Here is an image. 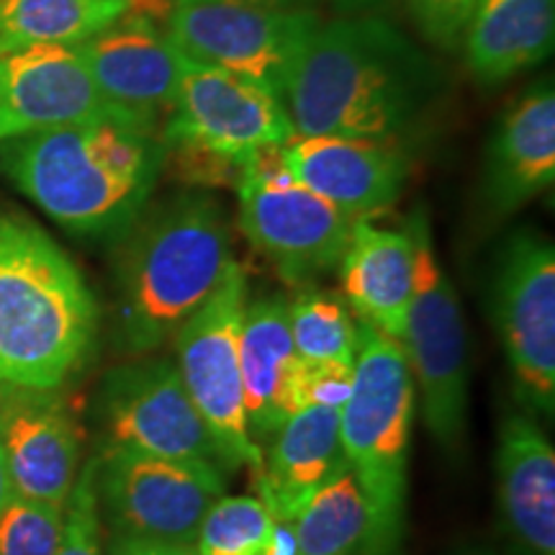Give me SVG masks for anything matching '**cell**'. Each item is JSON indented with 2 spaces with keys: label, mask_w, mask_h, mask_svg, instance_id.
I'll return each instance as SVG.
<instances>
[{
  "label": "cell",
  "mask_w": 555,
  "mask_h": 555,
  "mask_svg": "<svg viewBox=\"0 0 555 555\" xmlns=\"http://www.w3.org/2000/svg\"><path fill=\"white\" fill-rule=\"evenodd\" d=\"M159 121L111 108L93 119L0 142V170L67 232L121 237L163 172Z\"/></svg>",
  "instance_id": "1"
},
{
  "label": "cell",
  "mask_w": 555,
  "mask_h": 555,
  "mask_svg": "<svg viewBox=\"0 0 555 555\" xmlns=\"http://www.w3.org/2000/svg\"><path fill=\"white\" fill-rule=\"evenodd\" d=\"M437 80L420 47L386 18L339 16L311 37L283 106L298 137L401 144L435 101Z\"/></svg>",
  "instance_id": "2"
},
{
  "label": "cell",
  "mask_w": 555,
  "mask_h": 555,
  "mask_svg": "<svg viewBox=\"0 0 555 555\" xmlns=\"http://www.w3.org/2000/svg\"><path fill=\"white\" fill-rule=\"evenodd\" d=\"M119 240L114 343L127 358L155 356L234 260L232 229L217 198L180 193L144 208Z\"/></svg>",
  "instance_id": "3"
},
{
  "label": "cell",
  "mask_w": 555,
  "mask_h": 555,
  "mask_svg": "<svg viewBox=\"0 0 555 555\" xmlns=\"http://www.w3.org/2000/svg\"><path fill=\"white\" fill-rule=\"evenodd\" d=\"M101 309L50 234L0 208V384L62 388L99 337Z\"/></svg>",
  "instance_id": "4"
},
{
  "label": "cell",
  "mask_w": 555,
  "mask_h": 555,
  "mask_svg": "<svg viewBox=\"0 0 555 555\" xmlns=\"http://www.w3.org/2000/svg\"><path fill=\"white\" fill-rule=\"evenodd\" d=\"M414 404V380L401 345L358 319L356 380L339 412L343 453L365 504L356 555H404Z\"/></svg>",
  "instance_id": "5"
},
{
  "label": "cell",
  "mask_w": 555,
  "mask_h": 555,
  "mask_svg": "<svg viewBox=\"0 0 555 555\" xmlns=\"http://www.w3.org/2000/svg\"><path fill=\"white\" fill-rule=\"evenodd\" d=\"M404 232L414 249V291L399 345L429 433L442 448L453 450L466 433L468 416L466 324L453 283L435 255L425 208L406 219Z\"/></svg>",
  "instance_id": "6"
},
{
  "label": "cell",
  "mask_w": 555,
  "mask_h": 555,
  "mask_svg": "<svg viewBox=\"0 0 555 555\" xmlns=\"http://www.w3.org/2000/svg\"><path fill=\"white\" fill-rule=\"evenodd\" d=\"M240 229L291 286H309L339 268L352 221L298 180L283 147L249 155L237 180Z\"/></svg>",
  "instance_id": "7"
},
{
  "label": "cell",
  "mask_w": 555,
  "mask_h": 555,
  "mask_svg": "<svg viewBox=\"0 0 555 555\" xmlns=\"http://www.w3.org/2000/svg\"><path fill=\"white\" fill-rule=\"evenodd\" d=\"M249 304L245 268L232 260L217 288L176 332V367L219 450L224 470H262L242 397L240 337Z\"/></svg>",
  "instance_id": "8"
},
{
  "label": "cell",
  "mask_w": 555,
  "mask_h": 555,
  "mask_svg": "<svg viewBox=\"0 0 555 555\" xmlns=\"http://www.w3.org/2000/svg\"><path fill=\"white\" fill-rule=\"evenodd\" d=\"M95 457V496L111 538L196 545L214 504L227 496V470L211 461L103 448Z\"/></svg>",
  "instance_id": "9"
},
{
  "label": "cell",
  "mask_w": 555,
  "mask_h": 555,
  "mask_svg": "<svg viewBox=\"0 0 555 555\" xmlns=\"http://www.w3.org/2000/svg\"><path fill=\"white\" fill-rule=\"evenodd\" d=\"M322 16L229 0H176L165 31L189 62L224 69L283 101Z\"/></svg>",
  "instance_id": "10"
},
{
  "label": "cell",
  "mask_w": 555,
  "mask_h": 555,
  "mask_svg": "<svg viewBox=\"0 0 555 555\" xmlns=\"http://www.w3.org/2000/svg\"><path fill=\"white\" fill-rule=\"evenodd\" d=\"M494 322L517 397L535 414L555 412V249L532 232L506 242L494 278Z\"/></svg>",
  "instance_id": "11"
},
{
  "label": "cell",
  "mask_w": 555,
  "mask_h": 555,
  "mask_svg": "<svg viewBox=\"0 0 555 555\" xmlns=\"http://www.w3.org/2000/svg\"><path fill=\"white\" fill-rule=\"evenodd\" d=\"M99 416L103 448L221 466L219 450L168 358L144 356L114 367L101 386Z\"/></svg>",
  "instance_id": "12"
},
{
  "label": "cell",
  "mask_w": 555,
  "mask_h": 555,
  "mask_svg": "<svg viewBox=\"0 0 555 555\" xmlns=\"http://www.w3.org/2000/svg\"><path fill=\"white\" fill-rule=\"evenodd\" d=\"M296 137L281 99L229 75L185 60L183 78L163 127V142H189L245 165L266 147H283Z\"/></svg>",
  "instance_id": "13"
},
{
  "label": "cell",
  "mask_w": 555,
  "mask_h": 555,
  "mask_svg": "<svg viewBox=\"0 0 555 555\" xmlns=\"http://www.w3.org/2000/svg\"><path fill=\"white\" fill-rule=\"evenodd\" d=\"M0 453L16 496L65 506L80 474V427L60 388L0 384Z\"/></svg>",
  "instance_id": "14"
},
{
  "label": "cell",
  "mask_w": 555,
  "mask_h": 555,
  "mask_svg": "<svg viewBox=\"0 0 555 555\" xmlns=\"http://www.w3.org/2000/svg\"><path fill=\"white\" fill-rule=\"evenodd\" d=\"M111 108L78 44L0 54V142L93 119Z\"/></svg>",
  "instance_id": "15"
},
{
  "label": "cell",
  "mask_w": 555,
  "mask_h": 555,
  "mask_svg": "<svg viewBox=\"0 0 555 555\" xmlns=\"http://www.w3.org/2000/svg\"><path fill=\"white\" fill-rule=\"evenodd\" d=\"M78 50L108 106L159 121L176 103L185 57L159 21L124 11Z\"/></svg>",
  "instance_id": "16"
},
{
  "label": "cell",
  "mask_w": 555,
  "mask_h": 555,
  "mask_svg": "<svg viewBox=\"0 0 555 555\" xmlns=\"http://www.w3.org/2000/svg\"><path fill=\"white\" fill-rule=\"evenodd\" d=\"M288 170L350 219H371L397 204L409 157L397 142L363 137H294L283 144Z\"/></svg>",
  "instance_id": "17"
},
{
  "label": "cell",
  "mask_w": 555,
  "mask_h": 555,
  "mask_svg": "<svg viewBox=\"0 0 555 555\" xmlns=\"http://www.w3.org/2000/svg\"><path fill=\"white\" fill-rule=\"evenodd\" d=\"M555 180V88L543 80L519 95L486 150V198L499 214L522 208Z\"/></svg>",
  "instance_id": "18"
},
{
  "label": "cell",
  "mask_w": 555,
  "mask_h": 555,
  "mask_svg": "<svg viewBox=\"0 0 555 555\" xmlns=\"http://www.w3.org/2000/svg\"><path fill=\"white\" fill-rule=\"evenodd\" d=\"M499 506L530 555H555V450L530 414H509L496 448Z\"/></svg>",
  "instance_id": "19"
},
{
  "label": "cell",
  "mask_w": 555,
  "mask_h": 555,
  "mask_svg": "<svg viewBox=\"0 0 555 555\" xmlns=\"http://www.w3.org/2000/svg\"><path fill=\"white\" fill-rule=\"evenodd\" d=\"M339 270L356 319L401 343L414 291V249L404 229L356 219Z\"/></svg>",
  "instance_id": "20"
},
{
  "label": "cell",
  "mask_w": 555,
  "mask_h": 555,
  "mask_svg": "<svg viewBox=\"0 0 555 555\" xmlns=\"http://www.w3.org/2000/svg\"><path fill=\"white\" fill-rule=\"evenodd\" d=\"M345 468L337 409H301L268 442L260 499L278 519L294 522L309 499Z\"/></svg>",
  "instance_id": "21"
},
{
  "label": "cell",
  "mask_w": 555,
  "mask_h": 555,
  "mask_svg": "<svg viewBox=\"0 0 555 555\" xmlns=\"http://www.w3.org/2000/svg\"><path fill=\"white\" fill-rule=\"evenodd\" d=\"M298 352L288 327V298L281 294L249 301L240 337L242 397L249 437L270 442L291 416L288 388ZM262 450V448H260Z\"/></svg>",
  "instance_id": "22"
},
{
  "label": "cell",
  "mask_w": 555,
  "mask_h": 555,
  "mask_svg": "<svg viewBox=\"0 0 555 555\" xmlns=\"http://www.w3.org/2000/svg\"><path fill=\"white\" fill-rule=\"evenodd\" d=\"M555 0H478L461 50L483 86H499L551 57Z\"/></svg>",
  "instance_id": "23"
},
{
  "label": "cell",
  "mask_w": 555,
  "mask_h": 555,
  "mask_svg": "<svg viewBox=\"0 0 555 555\" xmlns=\"http://www.w3.org/2000/svg\"><path fill=\"white\" fill-rule=\"evenodd\" d=\"M124 11L127 0H0V54L37 44H82Z\"/></svg>",
  "instance_id": "24"
},
{
  "label": "cell",
  "mask_w": 555,
  "mask_h": 555,
  "mask_svg": "<svg viewBox=\"0 0 555 555\" xmlns=\"http://www.w3.org/2000/svg\"><path fill=\"white\" fill-rule=\"evenodd\" d=\"M363 530L365 504L350 468L324 483L291 522L296 555H356Z\"/></svg>",
  "instance_id": "25"
},
{
  "label": "cell",
  "mask_w": 555,
  "mask_h": 555,
  "mask_svg": "<svg viewBox=\"0 0 555 555\" xmlns=\"http://www.w3.org/2000/svg\"><path fill=\"white\" fill-rule=\"evenodd\" d=\"M288 327L298 358L307 363H356L358 319L337 294L298 291L288 298Z\"/></svg>",
  "instance_id": "26"
},
{
  "label": "cell",
  "mask_w": 555,
  "mask_h": 555,
  "mask_svg": "<svg viewBox=\"0 0 555 555\" xmlns=\"http://www.w3.org/2000/svg\"><path fill=\"white\" fill-rule=\"evenodd\" d=\"M273 512L258 496H221L198 530V555H266Z\"/></svg>",
  "instance_id": "27"
},
{
  "label": "cell",
  "mask_w": 555,
  "mask_h": 555,
  "mask_svg": "<svg viewBox=\"0 0 555 555\" xmlns=\"http://www.w3.org/2000/svg\"><path fill=\"white\" fill-rule=\"evenodd\" d=\"M65 506L13 496L0 512V555H57Z\"/></svg>",
  "instance_id": "28"
},
{
  "label": "cell",
  "mask_w": 555,
  "mask_h": 555,
  "mask_svg": "<svg viewBox=\"0 0 555 555\" xmlns=\"http://www.w3.org/2000/svg\"><path fill=\"white\" fill-rule=\"evenodd\" d=\"M101 525L99 496H95V457H90L80 468L65 502V525H62L57 555H103Z\"/></svg>",
  "instance_id": "29"
},
{
  "label": "cell",
  "mask_w": 555,
  "mask_h": 555,
  "mask_svg": "<svg viewBox=\"0 0 555 555\" xmlns=\"http://www.w3.org/2000/svg\"><path fill=\"white\" fill-rule=\"evenodd\" d=\"M352 380H356V363H307L298 358L288 388L291 414L309 406L343 412L352 393Z\"/></svg>",
  "instance_id": "30"
},
{
  "label": "cell",
  "mask_w": 555,
  "mask_h": 555,
  "mask_svg": "<svg viewBox=\"0 0 555 555\" xmlns=\"http://www.w3.org/2000/svg\"><path fill=\"white\" fill-rule=\"evenodd\" d=\"M416 29L440 50H461L478 0H406Z\"/></svg>",
  "instance_id": "31"
},
{
  "label": "cell",
  "mask_w": 555,
  "mask_h": 555,
  "mask_svg": "<svg viewBox=\"0 0 555 555\" xmlns=\"http://www.w3.org/2000/svg\"><path fill=\"white\" fill-rule=\"evenodd\" d=\"M108 555H198L196 545L157 543V540L111 538Z\"/></svg>",
  "instance_id": "32"
},
{
  "label": "cell",
  "mask_w": 555,
  "mask_h": 555,
  "mask_svg": "<svg viewBox=\"0 0 555 555\" xmlns=\"http://www.w3.org/2000/svg\"><path fill=\"white\" fill-rule=\"evenodd\" d=\"M339 16H373V13L386 9L393 0H330Z\"/></svg>",
  "instance_id": "33"
},
{
  "label": "cell",
  "mask_w": 555,
  "mask_h": 555,
  "mask_svg": "<svg viewBox=\"0 0 555 555\" xmlns=\"http://www.w3.org/2000/svg\"><path fill=\"white\" fill-rule=\"evenodd\" d=\"M229 3L270 5V9H314L317 0H229Z\"/></svg>",
  "instance_id": "34"
},
{
  "label": "cell",
  "mask_w": 555,
  "mask_h": 555,
  "mask_svg": "<svg viewBox=\"0 0 555 555\" xmlns=\"http://www.w3.org/2000/svg\"><path fill=\"white\" fill-rule=\"evenodd\" d=\"M13 496H16V491H13V483H11L9 468H5L3 453H0V512H3L5 506L11 504V499H13Z\"/></svg>",
  "instance_id": "35"
}]
</instances>
